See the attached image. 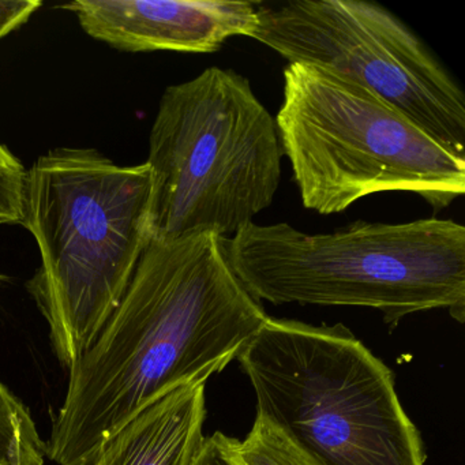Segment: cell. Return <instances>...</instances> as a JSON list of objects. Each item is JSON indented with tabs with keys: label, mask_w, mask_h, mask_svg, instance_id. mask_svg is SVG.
<instances>
[{
	"label": "cell",
	"mask_w": 465,
	"mask_h": 465,
	"mask_svg": "<svg viewBox=\"0 0 465 465\" xmlns=\"http://www.w3.org/2000/svg\"><path fill=\"white\" fill-rule=\"evenodd\" d=\"M238 440L223 432L205 438L195 465H243L236 450Z\"/></svg>",
	"instance_id": "4fadbf2b"
},
{
	"label": "cell",
	"mask_w": 465,
	"mask_h": 465,
	"mask_svg": "<svg viewBox=\"0 0 465 465\" xmlns=\"http://www.w3.org/2000/svg\"><path fill=\"white\" fill-rule=\"evenodd\" d=\"M89 36L121 50L212 54L228 39L254 36L257 7L227 0H75Z\"/></svg>",
	"instance_id": "ba28073f"
},
{
	"label": "cell",
	"mask_w": 465,
	"mask_h": 465,
	"mask_svg": "<svg viewBox=\"0 0 465 465\" xmlns=\"http://www.w3.org/2000/svg\"><path fill=\"white\" fill-rule=\"evenodd\" d=\"M26 173L24 165L0 143V224L23 223Z\"/></svg>",
	"instance_id": "7c38bea8"
},
{
	"label": "cell",
	"mask_w": 465,
	"mask_h": 465,
	"mask_svg": "<svg viewBox=\"0 0 465 465\" xmlns=\"http://www.w3.org/2000/svg\"><path fill=\"white\" fill-rule=\"evenodd\" d=\"M274 121L310 211L340 213L377 193L407 192L438 213L464 195L465 157L371 92L320 67L288 64Z\"/></svg>",
	"instance_id": "8992f818"
},
{
	"label": "cell",
	"mask_w": 465,
	"mask_h": 465,
	"mask_svg": "<svg viewBox=\"0 0 465 465\" xmlns=\"http://www.w3.org/2000/svg\"><path fill=\"white\" fill-rule=\"evenodd\" d=\"M224 243L260 302L370 307L391 326L435 309L465 320V228L453 220L358 222L331 233L252 222Z\"/></svg>",
	"instance_id": "3957f363"
},
{
	"label": "cell",
	"mask_w": 465,
	"mask_h": 465,
	"mask_svg": "<svg viewBox=\"0 0 465 465\" xmlns=\"http://www.w3.org/2000/svg\"><path fill=\"white\" fill-rule=\"evenodd\" d=\"M257 415L315 465H424L391 370L342 323L269 317L239 353Z\"/></svg>",
	"instance_id": "277c9868"
},
{
	"label": "cell",
	"mask_w": 465,
	"mask_h": 465,
	"mask_svg": "<svg viewBox=\"0 0 465 465\" xmlns=\"http://www.w3.org/2000/svg\"><path fill=\"white\" fill-rule=\"evenodd\" d=\"M45 457L31 411L0 380V465H45Z\"/></svg>",
	"instance_id": "30bf717a"
},
{
	"label": "cell",
	"mask_w": 465,
	"mask_h": 465,
	"mask_svg": "<svg viewBox=\"0 0 465 465\" xmlns=\"http://www.w3.org/2000/svg\"><path fill=\"white\" fill-rule=\"evenodd\" d=\"M148 164L56 149L26 173L24 219L42 266L29 288L67 369L91 347L151 241Z\"/></svg>",
	"instance_id": "7a4b0ae2"
},
{
	"label": "cell",
	"mask_w": 465,
	"mask_h": 465,
	"mask_svg": "<svg viewBox=\"0 0 465 465\" xmlns=\"http://www.w3.org/2000/svg\"><path fill=\"white\" fill-rule=\"evenodd\" d=\"M252 39L290 64H312L371 92L440 145L465 157V97L400 18L366 0L255 4Z\"/></svg>",
	"instance_id": "52a82bcc"
},
{
	"label": "cell",
	"mask_w": 465,
	"mask_h": 465,
	"mask_svg": "<svg viewBox=\"0 0 465 465\" xmlns=\"http://www.w3.org/2000/svg\"><path fill=\"white\" fill-rule=\"evenodd\" d=\"M276 121L252 84L209 67L168 86L149 138V233L232 238L273 203L282 181Z\"/></svg>",
	"instance_id": "5b68a950"
},
{
	"label": "cell",
	"mask_w": 465,
	"mask_h": 465,
	"mask_svg": "<svg viewBox=\"0 0 465 465\" xmlns=\"http://www.w3.org/2000/svg\"><path fill=\"white\" fill-rule=\"evenodd\" d=\"M206 382L178 386L104 443L92 465H195L203 440Z\"/></svg>",
	"instance_id": "9c48e42d"
},
{
	"label": "cell",
	"mask_w": 465,
	"mask_h": 465,
	"mask_svg": "<svg viewBox=\"0 0 465 465\" xmlns=\"http://www.w3.org/2000/svg\"><path fill=\"white\" fill-rule=\"evenodd\" d=\"M236 450L243 465H315L282 430L258 415Z\"/></svg>",
	"instance_id": "8fae6325"
},
{
	"label": "cell",
	"mask_w": 465,
	"mask_h": 465,
	"mask_svg": "<svg viewBox=\"0 0 465 465\" xmlns=\"http://www.w3.org/2000/svg\"><path fill=\"white\" fill-rule=\"evenodd\" d=\"M268 320L236 276L224 238L151 239L118 306L69 369L48 459L94 464L130 419L173 389L223 371Z\"/></svg>",
	"instance_id": "6da1fadb"
},
{
	"label": "cell",
	"mask_w": 465,
	"mask_h": 465,
	"mask_svg": "<svg viewBox=\"0 0 465 465\" xmlns=\"http://www.w3.org/2000/svg\"><path fill=\"white\" fill-rule=\"evenodd\" d=\"M40 6L39 0H0V40L24 25Z\"/></svg>",
	"instance_id": "5bb4252c"
}]
</instances>
